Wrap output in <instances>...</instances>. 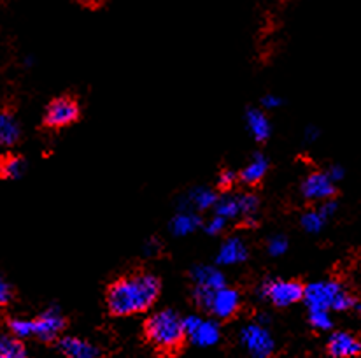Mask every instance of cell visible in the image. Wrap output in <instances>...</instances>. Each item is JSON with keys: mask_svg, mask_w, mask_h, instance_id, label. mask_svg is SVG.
Segmentation results:
<instances>
[{"mask_svg": "<svg viewBox=\"0 0 361 358\" xmlns=\"http://www.w3.org/2000/svg\"><path fill=\"white\" fill-rule=\"evenodd\" d=\"M162 283L149 272H134L116 279L107 290V308L114 316L144 313L156 302Z\"/></svg>", "mask_w": 361, "mask_h": 358, "instance_id": "obj_1", "label": "cell"}, {"mask_svg": "<svg viewBox=\"0 0 361 358\" xmlns=\"http://www.w3.org/2000/svg\"><path fill=\"white\" fill-rule=\"evenodd\" d=\"M149 343L162 353H176L185 343L183 316L174 309H160L153 313L144 325Z\"/></svg>", "mask_w": 361, "mask_h": 358, "instance_id": "obj_2", "label": "cell"}, {"mask_svg": "<svg viewBox=\"0 0 361 358\" xmlns=\"http://www.w3.org/2000/svg\"><path fill=\"white\" fill-rule=\"evenodd\" d=\"M258 295L275 308H289L302 301L304 285L293 279H267L258 286Z\"/></svg>", "mask_w": 361, "mask_h": 358, "instance_id": "obj_3", "label": "cell"}, {"mask_svg": "<svg viewBox=\"0 0 361 358\" xmlns=\"http://www.w3.org/2000/svg\"><path fill=\"white\" fill-rule=\"evenodd\" d=\"M240 346L244 348L249 358H272L275 353V339L270 330L256 322L247 323L238 334Z\"/></svg>", "mask_w": 361, "mask_h": 358, "instance_id": "obj_4", "label": "cell"}, {"mask_svg": "<svg viewBox=\"0 0 361 358\" xmlns=\"http://www.w3.org/2000/svg\"><path fill=\"white\" fill-rule=\"evenodd\" d=\"M185 336L200 348H210L220 343L221 329L214 320H206L199 315H190L183 318Z\"/></svg>", "mask_w": 361, "mask_h": 358, "instance_id": "obj_5", "label": "cell"}, {"mask_svg": "<svg viewBox=\"0 0 361 358\" xmlns=\"http://www.w3.org/2000/svg\"><path fill=\"white\" fill-rule=\"evenodd\" d=\"M340 290H342V285L339 281H333V279L314 281L304 286L302 301L305 302L309 311H332V304Z\"/></svg>", "mask_w": 361, "mask_h": 358, "instance_id": "obj_6", "label": "cell"}, {"mask_svg": "<svg viewBox=\"0 0 361 358\" xmlns=\"http://www.w3.org/2000/svg\"><path fill=\"white\" fill-rule=\"evenodd\" d=\"M79 118V105L70 97H58L47 105L44 124L51 128H63L72 125Z\"/></svg>", "mask_w": 361, "mask_h": 358, "instance_id": "obj_7", "label": "cell"}, {"mask_svg": "<svg viewBox=\"0 0 361 358\" xmlns=\"http://www.w3.org/2000/svg\"><path fill=\"white\" fill-rule=\"evenodd\" d=\"M240 304H243V297L238 290L231 288V286H223L213 293L209 306H207V313L216 316L217 320H230L237 315Z\"/></svg>", "mask_w": 361, "mask_h": 358, "instance_id": "obj_8", "label": "cell"}, {"mask_svg": "<svg viewBox=\"0 0 361 358\" xmlns=\"http://www.w3.org/2000/svg\"><path fill=\"white\" fill-rule=\"evenodd\" d=\"M335 193V183L330 179L328 174L321 172V170L311 172L302 183V195L309 202H325V200L333 199Z\"/></svg>", "mask_w": 361, "mask_h": 358, "instance_id": "obj_9", "label": "cell"}, {"mask_svg": "<svg viewBox=\"0 0 361 358\" xmlns=\"http://www.w3.org/2000/svg\"><path fill=\"white\" fill-rule=\"evenodd\" d=\"M66 329V318H63L62 311L58 308H47L43 315L37 320H33V337L40 341H49L56 339L60 334Z\"/></svg>", "mask_w": 361, "mask_h": 358, "instance_id": "obj_10", "label": "cell"}, {"mask_svg": "<svg viewBox=\"0 0 361 358\" xmlns=\"http://www.w3.org/2000/svg\"><path fill=\"white\" fill-rule=\"evenodd\" d=\"M247 257H249V250H247L246 241L237 237V235H231V237L224 239L223 243H221L216 255V264L230 267V265L244 264Z\"/></svg>", "mask_w": 361, "mask_h": 358, "instance_id": "obj_11", "label": "cell"}, {"mask_svg": "<svg viewBox=\"0 0 361 358\" xmlns=\"http://www.w3.org/2000/svg\"><path fill=\"white\" fill-rule=\"evenodd\" d=\"M192 281L193 288H203L216 292V290L226 286V278L216 265H197L192 269Z\"/></svg>", "mask_w": 361, "mask_h": 358, "instance_id": "obj_12", "label": "cell"}, {"mask_svg": "<svg viewBox=\"0 0 361 358\" xmlns=\"http://www.w3.org/2000/svg\"><path fill=\"white\" fill-rule=\"evenodd\" d=\"M361 351V344L358 341V337H354L353 334L344 332H333L328 339V353L333 358H354L358 357Z\"/></svg>", "mask_w": 361, "mask_h": 358, "instance_id": "obj_13", "label": "cell"}, {"mask_svg": "<svg viewBox=\"0 0 361 358\" xmlns=\"http://www.w3.org/2000/svg\"><path fill=\"white\" fill-rule=\"evenodd\" d=\"M58 350L66 358H98L100 350L88 341L74 336H66L58 341Z\"/></svg>", "mask_w": 361, "mask_h": 358, "instance_id": "obj_14", "label": "cell"}, {"mask_svg": "<svg viewBox=\"0 0 361 358\" xmlns=\"http://www.w3.org/2000/svg\"><path fill=\"white\" fill-rule=\"evenodd\" d=\"M246 125L247 130L251 132V135L254 137V141L265 142L272 134V125L268 116L265 114L261 109L251 107L246 112Z\"/></svg>", "mask_w": 361, "mask_h": 358, "instance_id": "obj_15", "label": "cell"}, {"mask_svg": "<svg viewBox=\"0 0 361 358\" xmlns=\"http://www.w3.org/2000/svg\"><path fill=\"white\" fill-rule=\"evenodd\" d=\"M217 200V193L214 190L206 188H193L188 195L185 197L183 204H180L179 209H188V211H207L213 209L214 204Z\"/></svg>", "mask_w": 361, "mask_h": 358, "instance_id": "obj_16", "label": "cell"}, {"mask_svg": "<svg viewBox=\"0 0 361 358\" xmlns=\"http://www.w3.org/2000/svg\"><path fill=\"white\" fill-rule=\"evenodd\" d=\"M200 227V216L195 211L179 209V213L172 218L170 221V232L176 237H186V235L193 234L197 228Z\"/></svg>", "mask_w": 361, "mask_h": 358, "instance_id": "obj_17", "label": "cell"}, {"mask_svg": "<svg viewBox=\"0 0 361 358\" xmlns=\"http://www.w3.org/2000/svg\"><path fill=\"white\" fill-rule=\"evenodd\" d=\"M267 170H268L267 156L261 155V153H256V155L251 158V162L244 167L243 172L238 174V177H240V181L246 183V185H258V183L267 176Z\"/></svg>", "mask_w": 361, "mask_h": 358, "instance_id": "obj_18", "label": "cell"}, {"mask_svg": "<svg viewBox=\"0 0 361 358\" xmlns=\"http://www.w3.org/2000/svg\"><path fill=\"white\" fill-rule=\"evenodd\" d=\"M20 139L16 116L8 109H0V146H13Z\"/></svg>", "mask_w": 361, "mask_h": 358, "instance_id": "obj_19", "label": "cell"}, {"mask_svg": "<svg viewBox=\"0 0 361 358\" xmlns=\"http://www.w3.org/2000/svg\"><path fill=\"white\" fill-rule=\"evenodd\" d=\"M213 209H214V214L224 218L226 221L240 218V209H238L237 195L217 197V200H216V204H214Z\"/></svg>", "mask_w": 361, "mask_h": 358, "instance_id": "obj_20", "label": "cell"}, {"mask_svg": "<svg viewBox=\"0 0 361 358\" xmlns=\"http://www.w3.org/2000/svg\"><path fill=\"white\" fill-rule=\"evenodd\" d=\"M238 200V209H240V216L243 220L246 221L247 225H256L254 221V214H256L258 206H260V200L254 193L246 192V193H238L237 195Z\"/></svg>", "mask_w": 361, "mask_h": 358, "instance_id": "obj_21", "label": "cell"}, {"mask_svg": "<svg viewBox=\"0 0 361 358\" xmlns=\"http://www.w3.org/2000/svg\"><path fill=\"white\" fill-rule=\"evenodd\" d=\"M26 163L25 160L20 156H6L4 160H0V177L6 179H18L25 174Z\"/></svg>", "mask_w": 361, "mask_h": 358, "instance_id": "obj_22", "label": "cell"}, {"mask_svg": "<svg viewBox=\"0 0 361 358\" xmlns=\"http://www.w3.org/2000/svg\"><path fill=\"white\" fill-rule=\"evenodd\" d=\"M0 355L6 358H29L26 348L15 336H2L0 337Z\"/></svg>", "mask_w": 361, "mask_h": 358, "instance_id": "obj_23", "label": "cell"}, {"mask_svg": "<svg viewBox=\"0 0 361 358\" xmlns=\"http://www.w3.org/2000/svg\"><path fill=\"white\" fill-rule=\"evenodd\" d=\"M326 221L328 220H326V218L323 216L318 209H311V211H307V213L302 214V220H300V223H302V227H304L309 234H319V232L325 228Z\"/></svg>", "mask_w": 361, "mask_h": 358, "instance_id": "obj_24", "label": "cell"}, {"mask_svg": "<svg viewBox=\"0 0 361 358\" xmlns=\"http://www.w3.org/2000/svg\"><path fill=\"white\" fill-rule=\"evenodd\" d=\"M9 330L16 339H26L33 336V320L26 318H13L9 320Z\"/></svg>", "mask_w": 361, "mask_h": 358, "instance_id": "obj_25", "label": "cell"}, {"mask_svg": "<svg viewBox=\"0 0 361 358\" xmlns=\"http://www.w3.org/2000/svg\"><path fill=\"white\" fill-rule=\"evenodd\" d=\"M353 308H360V306H358V302H356V299H354L353 293L347 292V290L342 286V290L337 293L335 301H333L332 311L344 313V311H349V309H353Z\"/></svg>", "mask_w": 361, "mask_h": 358, "instance_id": "obj_26", "label": "cell"}, {"mask_svg": "<svg viewBox=\"0 0 361 358\" xmlns=\"http://www.w3.org/2000/svg\"><path fill=\"white\" fill-rule=\"evenodd\" d=\"M309 322L316 330H321V332L332 330L333 327V318L330 311H309Z\"/></svg>", "mask_w": 361, "mask_h": 358, "instance_id": "obj_27", "label": "cell"}, {"mask_svg": "<svg viewBox=\"0 0 361 358\" xmlns=\"http://www.w3.org/2000/svg\"><path fill=\"white\" fill-rule=\"evenodd\" d=\"M288 237L282 234H275L272 235L270 239L267 241V251L268 255H272V257H281V255H284L286 251H288Z\"/></svg>", "mask_w": 361, "mask_h": 358, "instance_id": "obj_28", "label": "cell"}, {"mask_svg": "<svg viewBox=\"0 0 361 358\" xmlns=\"http://www.w3.org/2000/svg\"><path fill=\"white\" fill-rule=\"evenodd\" d=\"M226 225H228V221L224 220V218L214 214V216L209 218V221L206 223V232L209 235H217V234H221V232H224Z\"/></svg>", "mask_w": 361, "mask_h": 358, "instance_id": "obj_29", "label": "cell"}, {"mask_svg": "<svg viewBox=\"0 0 361 358\" xmlns=\"http://www.w3.org/2000/svg\"><path fill=\"white\" fill-rule=\"evenodd\" d=\"M237 174L233 172L231 169H224L221 170L220 176H217V185H220V188L223 190H230L231 186L235 185V181H237Z\"/></svg>", "mask_w": 361, "mask_h": 358, "instance_id": "obj_30", "label": "cell"}, {"mask_svg": "<svg viewBox=\"0 0 361 358\" xmlns=\"http://www.w3.org/2000/svg\"><path fill=\"white\" fill-rule=\"evenodd\" d=\"M13 299V288L2 276H0V308H4L11 302Z\"/></svg>", "mask_w": 361, "mask_h": 358, "instance_id": "obj_31", "label": "cell"}, {"mask_svg": "<svg viewBox=\"0 0 361 358\" xmlns=\"http://www.w3.org/2000/svg\"><path fill=\"white\" fill-rule=\"evenodd\" d=\"M318 211L323 214V216L326 218V220H328V218H332L333 214H335L337 211H339V204H337L333 199L325 200V202H321V206H319Z\"/></svg>", "mask_w": 361, "mask_h": 358, "instance_id": "obj_32", "label": "cell"}, {"mask_svg": "<svg viewBox=\"0 0 361 358\" xmlns=\"http://www.w3.org/2000/svg\"><path fill=\"white\" fill-rule=\"evenodd\" d=\"M261 105H263L265 109H277L282 105V98L275 94H268L261 98Z\"/></svg>", "mask_w": 361, "mask_h": 358, "instance_id": "obj_33", "label": "cell"}, {"mask_svg": "<svg viewBox=\"0 0 361 358\" xmlns=\"http://www.w3.org/2000/svg\"><path fill=\"white\" fill-rule=\"evenodd\" d=\"M326 174H328V177L333 183H337L344 177V169L340 165H332L328 170H326Z\"/></svg>", "mask_w": 361, "mask_h": 358, "instance_id": "obj_34", "label": "cell"}, {"mask_svg": "<svg viewBox=\"0 0 361 358\" xmlns=\"http://www.w3.org/2000/svg\"><path fill=\"white\" fill-rule=\"evenodd\" d=\"M318 135H319V132L316 127H309L307 130H305V139H307L309 142L316 141V139H318Z\"/></svg>", "mask_w": 361, "mask_h": 358, "instance_id": "obj_35", "label": "cell"}, {"mask_svg": "<svg viewBox=\"0 0 361 358\" xmlns=\"http://www.w3.org/2000/svg\"><path fill=\"white\" fill-rule=\"evenodd\" d=\"M79 4L86 6V8H98V6H102L105 2V0H77Z\"/></svg>", "mask_w": 361, "mask_h": 358, "instance_id": "obj_36", "label": "cell"}, {"mask_svg": "<svg viewBox=\"0 0 361 358\" xmlns=\"http://www.w3.org/2000/svg\"><path fill=\"white\" fill-rule=\"evenodd\" d=\"M155 251H158V248H156V241H149V243L146 244V253H155Z\"/></svg>", "mask_w": 361, "mask_h": 358, "instance_id": "obj_37", "label": "cell"}, {"mask_svg": "<svg viewBox=\"0 0 361 358\" xmlns=\"http://www.w3.org/2000/svg\"><path fill=\"white\" fill-rule=\"evenodd\" d=\"M0 358H6V357H2V355H0Z\"/></svg>", "mask_w": 361, "mask_h": 358, "instance_id": "obj_38", "label": "cell"}]
</instances>
